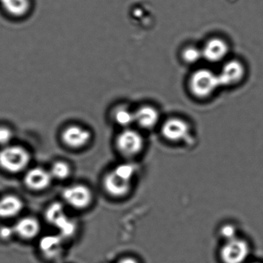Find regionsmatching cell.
<instances>
[{
    "mask_svg": "<svg viewBox=\"0 0 263 263\" xmlns=\"http://www.w3.org/2000/svg\"><path fill=\"white\" fill-rule=\"evenodd\" d=\"M24 202L16 195H5L0 198V218H11L22 212Z\"/></svg>",
    "mask_w": 263,
    "mask_h": 263,
    "instance_id": "cell-14",
    "label": "cell"
},
{
    "mask_svg": "<svg viewBox=\"0 0 263 263\" xmlns=\"http://www.w3.org/2000/svg\"><path fill=\"white\" fill-rule=\"evenodd\" d=\"M202 58L208 62L218 63L222 61L229 53L227 43L220 38H212L203 47Z\"/></svg>",
    "mask_w": 263,
    "mask_h": 263,
    "instance_id": "cell-11",
    "label": "cell"
},
{
    "mask_svg": "<svg viewBox=\"0 0 263 263\" xmlns=\"http://www.w3.org/2000/svg\"><path fill=\"white\" fill-rule=\"evenodd\" d=\"M31 156L22 146L8 145L0 150V167L6 172L16 174L28 167Z\"/></svg>",
    "mask_w": 263,
    "mask_h": 263,
    "instance_id": "cell-2",
    "label": "cell"
},
{
    "mask_svg": "<svg viewBox=\"0 0 263 263\" xmlns=\"http://www.w3.org/2000/svg\"><path fill=\"white\" fill-rule=\"evenodd\" d=\"M50 172L42 167H33L30 169L24 177V183L28 189L33 191H43L47 189L51 184Z\"/></svg>",
    "mask_w": 263,
    "mask_h": 263,
    "instance_id": "cell-10",
    "label": "cell"
},
{
    "mask_svg": "<svg viewBox=\"0 0 263 263\" xmlns=\"http://www.w3.org/2000/svg\"><path fill=\"white\" fill-rule=\"evenodd\" d=\"M91 132L81 126L73 125L66 127L61 134V139L67 147L72 149H81L90 143Z\"/></svg>",
    "mask_w": 263,
    "mask_h": 263,
    "instance_id": "cell-8",
    "label": "cell"
},
{
    "mask_svg": "<svg viewBox=\"0 0 263 263\" xmlns=\"http://www.w3.org/2000/svg\"><path fill=\"white\" fill-rule=\"evenodd\" d=\"M191 127L189 123L179 118L166 120L161 126L163 138L173 143L185 141L190 135Z\"/></svg>",
    "mask_w": 263,
    "mask_h": 263,
    "instance_id": "cell-7",
    "label": "cell"
},
{
    "mask_svg": "<svg viewBox=\"0 0 263 263\" xmlns=\"http://www.w3.org/2000/svg\"><path fill=\"white\" fill-rule=\"evenodd\" d=\"M249 243L235 237L226 241L220 251V257L223 263H243L249 256Z\"/></svg>",
    "mask_w": 263,
    "mask_h": 263,
    "instance_id": "cell-5",
    "label": "cell"
},
{
    "mask_svg": "<svg viewBox=\"0 0 263 263\" xmlns=\"http://www.w3.org/2000/svg\"><path fill=\"white\" fill-rule=\"evenodd\" d=\"M136 173V167L132 163L118 164L104 176V190L113 198H124L132 192Z\"/></svg>",
    "mask_w": 263,
    "mask_h": 263,
    "instance_id": "cell-1",
    "label": "cell"
},
{
    "mask_svg": "<svg viewBox=\"0 0 263 263\" xmlns=\"http://www.w3.org/2000/svg\"><path fill=\"white\" fill-rule=\"evenodd\" d=\"M67 215L64 206L59 202L52 203L47 208L45 213L47 221L54 226Z\"/></svg>",
    "mask_w": 263,
    "mask_h": 263,
    "instance_id": "cell-18",
    "label": "cell"
},
{
    "mask_svg": "<svg viewBox=\"0 0 263 263\" xmlns=\"http://www.w3.org/2000/svg\"><path fill=\"white\" fill-rule=\"evenodd\" d=\"M13 138L11 129L5 126H0V145L8 146Z\"/></svg>",
    "mask_w": 263,
    "mask_h": 263,
    "instance_id": "cell-21",
    "label": "cell"
},
{
    "mask_svg": "<svg viewBox=\"0 0 263 263\" xmlns=\"http://www.w3.org/2000/svg\"><path fill=\"white\" fill-rule=\"evenodd\" d=\"M112 118L117 125L123 129L128 128L135 124V111H132L127 107L121 106L114 110Z\"/></svg>",
    "mask_w": 263,
    "mask_h": 263,
    "instance_id": "cell-17",
    "label": "cell"
},
{
    "mask_svg": "<svg viewBox=\"0 0 263 263\" xmlns=\"http://www.w3.org/2000/svg\"><path fill=\"white\" fill-rule=\"evenodd\" d=\"M61 235H47L41 239L40 249L45 256L56 258L62 252L63 240Z\"/></svg>",
    "mask_w": 263,
    "mask_h": 263,
    "instance_id": "cell-15",
    "label": "cell"
},
{
    "mask_svg": "<svg viewBox=\"0 0 263 263\" xmlns=\"http://www.w3.org/2000/svg\"><path fill=\"white\" fill-rule=\"evenodd\" d=\"M159 121V112L152 106H141L135 111V124L143 130L155 128Z\"/></svg>",
    "mask_w": 263,
    "mask_h": 263,
    "instance_id": "cell-12",
    "label": "cell"
},
{
    "mask_svg": "<svg viewBox=\"0 0 263 263\" xmlns=\"http://www.w3.org/2000/svg\"><path fill=\"white\" fill-rule=\"evenodd\" d=\"M118 263H139L137 261L135 258H130V257H127V258H122L121 261H119Z\"/></svg>",
    "mask_w": 263,
    "mask_h": 263,
    "instance_id": "cell-24",
    "label": "cell"
},
{
    "mask_svg": "<svg viewBox=\"0 0 263 263\" xmlns=\"http://www.w3.org/2000/svg\"><path fill=\"white\" fill-rule=\"evenodd\" d=\"M202 58V52L196 47H189L182 52V58L187 64H196Z\"/></svg>",
    "mask_w": 263,
    "mask_h": 263,
    "instance_id": "cell-20",
    "label": "cell"
},
{
    "mask_svg": "<svg viewBox=\"0 0 263 263\" xmlns=\"http://www.w3.org/2000/svg\"><path fill=\"white\" fill-rule=\"evenodd\" d=\"M246 73L245 67L238 61H230L224 64L218 75L220 86L228 87L235 85L243 79Z\"/></svg>",
    "mask_w": 263,
    "mask_h": 263,
    "instance_id": "cell-9",
    "label": "cell"
},
{
    "mask_svg": "<svg viewBox=\"0 0 263 263\" xmlns=\"http://www.w3.org/2000/svg\"><path fill=\"white\" fill-rule=\"evenodd\" d=\"M63 198L68 205L77 209H85L93 201V193L84 184H73L63 191Z\"/></svg>",
    "mask_w": 263,
    "mask_h": 263,
    "instance_id": "cell-6",
    "label": "cell"
},
{
    "mask_svg": "<svg viewBox=\"0 0 263 263\" xmlns=\"http://www.w3.org/2000/svg\"><path fill=\"white\" fill-rule=\"evenodd\" d=\"M115 145L120 155L130 159L139 155L144 150V137L135 129L124 128L117 136Z\"/></svg>",
    "mask_w": 263,
    "mask_h": 263,
    "instance_id": "cell-4",
    "label": "cell"
},
{
    "mask_svg": "<svg viewBox=\"0 0 263 263\" xmlns=\"http://www.w3.org/2000/svg\"><path fill=\"white\" fill-rule=\"evenodd\" d=\"M13 234H15L14 229L12 228L2 227L0 228V238L4 240H9L13 237Z\"/></svg>",
    "mask_w": 263,
    "mask_h": 263,
    "instance_id": "cell-23",
    "label": "cell"
},
{
    "mask_svg": "<svg viewBox=\"0 0 263 263\" xmlns=\"http://www.w3.org/2000/svg\"><path fill=\"white\" fill-rule=\"evenodd\" d=\"M15 234L24 239H33L41 232L39 221L33 217H25L16 222L14 228Z\"/></svg>",
    "mask_w": 263,
    "mask_h": 263,
    "instance_id": "cell-13",
    "label": "cell"
},
{
    "mask_svg": "<svg viewBox=\"0 0 263 263\" xmlns=\"http://www.w3.org/2000/svg\"><path fill=\"white\" fill-rule=\"evenodd\" d=\"M219 87L218 75L207 69L196 70L189 81L191 92L194 96L199 99L209 98Z\"/></svg>",
    "mask_w": 263,
    "mask_h": 263,
    "instance_id": "cell-3",
    "label": "cell"
},
{
    "mask_svg": "<svg viewBox=\"0 0 263 263\" xmlns=\"http://www.w3.org/2000/svg\"><path fill=\"white\" fill-rule=\"evenodd\" d=\"M3 9L13 17L25 16L30 12V0H0Z\"/></svg>",
    "mask_w": 263,
    "mask_h": 263,
    "instance_id": "cell-16",
    "label": "cell"
},
{
    "mask_svg": "<svg viewBox=\"0 0 263 263\" xmlns=\"http://www.w3.org/2000/svg\"><path fill=\"white\" fill-rule=\"evenodd\" d=\"M50 172L52 178L58 180H65L70 177L71 167L66 161H58L53 163Z\"/></svg>",
    "mask_w": 263,
    "mask_h": 263,
    "instance_id": "cell-19",
    "label": "cell"
},
{
    "mask_svg": "<svg viewBox=\"0 0 263 263\" xmlns=\"http://www.w3.org/2000/svg\"><path fill=\"white\" fill-rule=\"evenodd\" d=\"M219 234L222 237L224 241L232 239V238L237 237L236 229H235V226H232V224H228L221 226V229H220Z\"/></svg>",
    "mask_w": 263,
    "mask_h": 263,
    "instance_id": "cell-22",
    "label": "cell"
}]
</instances>
